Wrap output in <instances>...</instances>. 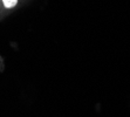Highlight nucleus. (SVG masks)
Masks as SVG:
<instances>
[{
    "mask_svg": "<svg viewBox=\"0 0 130 117\" xmlns=\"http://www.w3.org/2000/svg\"><path fill=\"white\" fill-rule=\"evenodd\" d=\"M3 3L6 8H12L18 4V0H3Z\"/></svg>",
    "mask_w": 130,
    "mask_h": 117,
    "instance_id": "1",
    "label": "nucleus"
}]
</instances>
